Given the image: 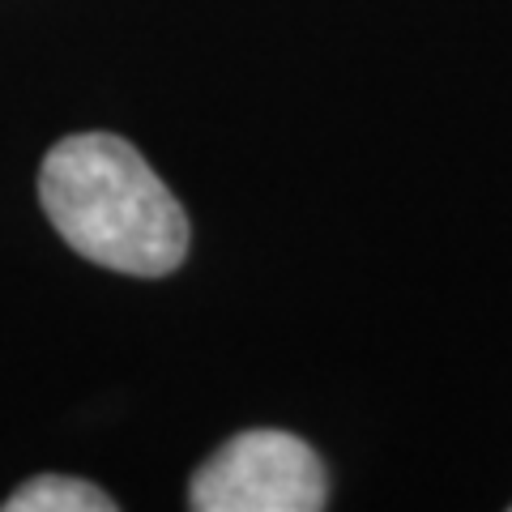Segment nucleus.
<instances>
[{"label": "nucleus", "mask_w": 512, "mask_h": 512, "mask_svg": "<svg viewBox=\"0 0 512 512\" xmlns=\"http://www.w3.org/2000/svg\"><path fill=\"white\" fill-rule=\"evenodd\" d=\"M39 201L77 256L133 278H167L184 265L188 214L124 137L77 133L52 146Z\"/></svg>", "instance_id": "nucleus-1"}, {"label": "nucleus", "mask_w": 512, "mask_h": 512, "mask_svg": "<svg viewBox=\"0 0 512 512\" xmlns=\"http://www.w3.org/2000/svg\"><path fill=\"white\" fill-rule=\"evenodd\" d=\"M325 466L291 431H239L214 457L201 461L188 487L197 512H320L325 508Z\"/></svg>", "instance_id": "nucleus-2"}, {"label": "nucleus", "mask_w": 512, "mask_h": 512, "mask_svg": "<svg viewBox=\"0 0 512 512\" xmlns=\"http://www.w3.org/2000/svg\"><path fill=\"white\" fill-rule=\"evenodd\" d=\"M5 512H116V500L86 478L39 474L9 495Z\"/></svg>", "instance_id": "nucleus-3"}]
</instances>
